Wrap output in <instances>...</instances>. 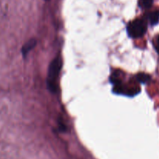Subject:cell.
Instances as JSON below:
<instances>
[{"instance_id":"cell-1","label":"cell","mask_w":159,"mask_h":159,"mask_svg":"<svg viewBox=\"0 0 159 159\" xmlns=\"http://www.w3.org/2000/svg\"><path fill=\"white\" fill-rule=\"evenodd\" d=\"M62 66V61L60 57H57L51 61L49 66L48 77V87L52 93L57 92V78Z\"/></svg>"},{"instance_id":"cell-2","label":"cell","mask_w":159,"mask_h":159,"mask_svg":"<svg viewBox=\"0 0 159 159\" xmlns=\"http://www.w3.org/2000/svg\"><path fill=\"white\" fill-rule=\"evenodd\" d=\"M148 28L146 19H137L129 23L127 26V33L133 38L141 37L144 35Z\"/></svg>"},{"instance_id":"cell-3","label":"cell","mask_w":159,"mask_h":159,"mask_svg":"<svg viewBox=\"0 0 159 159\" xmlns=\"http://www.w3.org/2000/svg\"><path fill=\"white\" fill-rule=\"evenodd\" d=\"M36 44H37V41H36L35 39H31L29 41L26 42V43L23 45V48H22V54H23V55L24 56V57L26 56V54H27L28 53L36 46Z\"/></svg>"},{"instance_id":"cell-4","label":"cell","mask_w":159,"mask_h":159,"mask_svg":"<svg viewBox=\"0 0 159 159\" xmlns=\"http://www.w3.org/2000/svg\"><path fill=\"white\" fill-rule=\"evenodd\" d=\"M146 20L148 21L152 25L157 24L159 22V9H157V10L148 14Z\"/></svg>"},{"instance_id":"cell-5","label":"cell","mask_w":159,"mask_h":159,"mask_svg":"<svg viewBox=\"0 0 159 159\" xmlns=\"http://www.w3.org/2000/svg\"><path fill=\"white\" fill-rule=\"evenodd\" d=\"M154 0H139V6L142 9H149L153 5Z\"/></svg>"},{"instance_id":"cell-6","label":"cell","mask_w":159,"mask_h":159,"mask_svg":"<svg viewBox=\"0 0 159 159\" xmlns=\"http://www.w3.org/2000/svg\"><path fill=\"white\" fill-rule=\"evenodd\" d=\"M137 79H138V80L141 83H146V82H148L150 80V76H149L148 75L141 73V74H139L137 76Z\"/></svg>"},{"instance_id":"cell-7","label":"cell","mask_w":159,"mask_h":159,"mask_svg":"<svg viewBox=\"0 0 159 159\" xmlns=\"http://www.w3.org/2000/svg\"><path fill=\"white\" fill-rule=\"evenodd\" d=\"M154 46H155V48L157 52L159 54V35L157 36L155 40H154Z\"/></svg>"}]
</instances>
